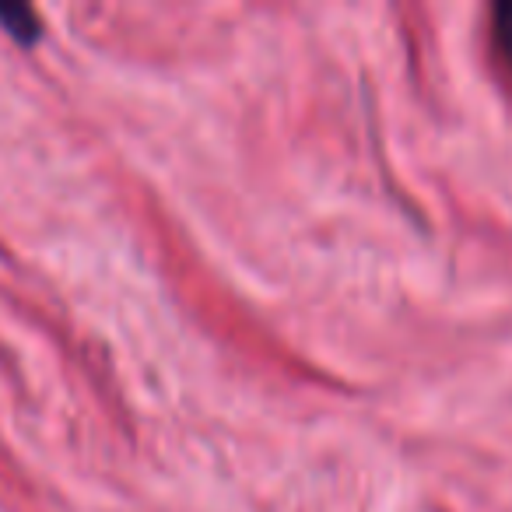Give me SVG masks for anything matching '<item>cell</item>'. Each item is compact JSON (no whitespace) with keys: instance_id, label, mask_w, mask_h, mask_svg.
<instances>
[{"instance_id":"obj_1","label":"cell","mask_w":512,"mask_h":512,"mask_svg":"<svg viewBox=\"0 0 512 512\" xmlns=\"http://www.w3.org/2000/svg\"><path fill=\"white\" fill-rule=\"evenodd\" d=\"M0 22H4L8 32H15L22 43L39 39V18H36V11L25 8V4H0Z\"/></svg>"},{"instance_id":"obj_2","label":"cell","mask_w":512,"mask_h":512,"mask_svg":"<svg viewBox=\"0 0 512 512\" xmlns=\"http://www.w3.org/2000/svg\"><path fill=\"white\" fill-rule=\"evenodd\" d=\"M491 36H495V50L502 53L505 67L512 71V4H495V11H491Z\"/></svg>"}]
</instances>
